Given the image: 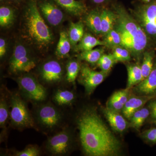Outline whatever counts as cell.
Instances as JSON below:
<instances>
[{
	"instance_id": "cell-1",
	"label": "cell",
	"mask_w": 156,
	"mask_h": 156,
	"mask_svg": "<svg viewBox=\"0 0 156 156\" xmlns=\"http://www.w3.org/2000/svg\"><path fill=\"white\" fill-rule=\"evenodd\" d=\"M81 145L89 156H115L120 153L121 143L93 108H85L76 120Z\"/></svg>"
},
{
	"instance_id": "cell-2",
	"label": "cell",
	"mask_w": 156,
	"mask_h": 156,
	"mask_svg": "<svg viewBox=\"0 0 156 156\" xmlns=\"http://www.w3.org/2000/svg\"><path fill=\"white\" fill-rule=\"evenodd\" d=\"M115 13L117 20L115 27L121 34L122 46L133 55L138 56L147 47L148 36L134 17L123 7H116Z\"/></svg>"
},
{
	"instance_id": "cell-3",
	"label": "cell",
	"mask_w": 156,
	"mask_h": 156,
	"mask_svg": "<svg viewBox=\"0 0 156 156\" xmlns=\"http://www.w3.org/2000/svg\"><path fill=\"white\" fill-rule=\"evenodd\" d=\"M23 25L27 38L39 48L47 47L53 42V34L34 1L30 2L27 8Z\"/></svg>"
},
{
	"instance_id": "cell-4",
	"label": "cell",
	"mask_w": 156,
	"mask_h": 156,
	"mask_svg": "<svg viewBox=\"0 0 156 156\" xmlns=\"http://www.w3.org/2000/svg\"><path fill=\"white\" fill-rule=\"evenodd\" d=\"M10 119L11 125L17 129L34 128L35 124L27 105L18 93L11 95Z\"/></svg>"
},
{
	"instance_id": "cell-5",
	"label": "cell",
	"mask_w": 156,
	"mask_h": 156,
	"mask_svg": "<svg viewBox=\"0 0 156 156\" xmlns=\"http://www.w3.org/2000/svg\"><path fill=\"white\" fill-rule=\"evenodd\" d=\"M133 14L148 36L156 39V0H151L138 6Z\"/></svg>"
},
{
	"instance_id": "cell-6",
	"label": "cell",
	"mask_w": 156,
	"mask_h": 156,
	"mask_svg": "<svg viewBox=\"0 0 156 156\" xmlns=\"http://www.w3.org/2000/svg\"><path fill=\"white\" fill-rule=\"evenodd\" d=\"M16 82L23 97L30 101L42 102L47 98L46 88L33 76L28 74L20 76Z\"/></svg>"
},
{
	"instance_id": "cell-7",
	"label": "cell",
	"mask_w": 156,
	"mask_h": 156,
	"mask_svg": "<svg viewBox=\"0 0 156 156\" xmlns=\"http://www.w3.org/2000/svg\"><path fill=\"white\" fill-rule=\"evenodd\" d=\"M36 65L35 61L29 55L24 46L18 44L15 47L9 62V68L14 73H29Z\"/></svg>"
},
{
	"instance_id": "cell-8",
	"label": "cell",
	"mask_w": 156,
	"mask_h": 156,
	"mask_svg": "<svg viewBox=\"0 0 156 156\" xmlns=\"http://www.w3.org/2000/svg\"><path fill=\"white\" fill-rule=\"evenodd\" d=\"M72 140L70 132L68 129H64L48 138L46 148L53 155H64L71 149Z\"/></svg>"
},
{
	"instance_id": "cell-9",
	"label": "cell",
	"mask_w": 156,
	"mask_h": 156,
	"mask_svg": "<svg viewBox=\"0 0 156 156\" xmlns=\"http://www.w3.org/2000/svg\"><path fill=\"white\" fill-rule=\"evenodd\" d=\"M36 116L40 126L48 130H52L58 127L62 119L60 112L50 103L45 104L39 107Z\"/></svg>"
},
{
	"instance_id": "cell-10",
	"label": "cell",
	"mask_w": 156,
	"mask_h": 156,
	"mask_svg": "<svg viewBox=\"0 0 156 156\" xmlns=\"http://www.w3.org/2000/svg\"><path fill=\"white\" fill-rule=\"evenodd\" d=\"M108 74L102 71H96L83 65L81 66L79 81L85 88L86 93L89 95L103 82Z\"/></svg>"
},
{
	"instance_id": "cell-11",
	"label": "cell",
	"mask_w": 156,
	"mask_h": 156,
	"mask_svg": "<svg viewBox=\"0 0 156 156\" xmlns=\"http://www.w3.org/2000/svg\"><path fill=\"white\" fill-rule=\"evenodd\" d=\"M42 80L47 84L57 83L61 81L63 69L61 65L56 60H50L42 66L41 70Z\"/></svg>"
},
{
	"instance_id": "cell-12",
	"label": "cell",
	"mask_w": 156,
	"mask_h": 156,
	"mask_svg": "<svg viewBox=\"0 0 156 156\" xmlns=\"http://www.w3.org/2000/svg\"><path fill=\"white\" fill-rule=\"evenodd\" d=\"M43 16L49 23L56 26L61 23L64 19V14L58 8L52 3L45 2L40 6Z\"/></svg>"
},
{
	"instance_id": "cell-13",
	"label": "cell",
	"mask_w": 156,
	"mask_h": 156,
	"mask_svg": "<svg viewBox=\"0 0 156 156\" xmlns=\"http://www.w3.org/2000/svg\"><path fill=\"white\" fill-rule=\"evenodd\" d=\"M101 111L114 131L122 132L127 129L128 123L119 112L112 110L108 107L101 108Z\"/></svg>"
},
{
	"instance_id": "cell-14",
	"label": "cell",
	"mask_w": 156,
	"mask_h": 156,
	"mask_svg": "<svg viewBox=\"0 0 156 156\" xmlns=\"http://www.w3.org/2000/svg\"><path fill=\"white\" fill-rule=\"evenodd\" d=\"M152 98L149 95H141L133 96L128 98L122 110L124 116L127 119H131L135 112L142 108L146 103Z\"/></svg>"
},
{
	"instance_id": "cell-15",
	"label": "cell",
	"mask_w": 156,
	"mask_h": 156,
	"mask_svg": "<svg viewBox=\"0 0 156 156\" xmlns=\"http://www.w3.org/2000/svg\"><path fill=\"white\" fill-rule=\"evenodd\" d=\"M135 92L140 95H148L156 92V67L150 74L134 87Z\"/></svg>"
},
{
	"instance_id": "cell-16",
	"label": "cell",
	"mask_w": 156,
	"mask_h": 156,
	"mask_svg": "<svg viewBox=\"0 0 156 156\" xmlns=\"http://www.w3.org/2000/svg\"><path fill=\"white\" fill-rule=\"evenodd\" d=\"M59 5L72 15L80 16L86 12V7L83 3L76 0H54Z\"/></svg>"
},
{
	"instance_id": "cell-17",
	"label": "cell",
	"mask_w": 156,
	"mask_h": 156,
	"mask_svg": "<svg viewBox=\"0 0 156 156\" xmlns=\"http://www.w3.org/2000/svg\"><path fill=\"white\" fill-rule=\"evenodd\" d=\"M101 34L105 35L114 28L116 22L117 16L115 12L108 9H104L101 12Z\"/></svg>"
},
{
	"instance_id": "cell-18",
	"label": "cell",
	"mask_w": 156,
	"mask_h": 156,
	"mask_svg": "<svg viewBox=\"0 0 156 156\" xmlns=\"http://www.w3.org/2000/svg\"><path fill=\"white\" fill-rule=\"evenodd\" d=\"M98 46H105V44L103 41H100L90 34L87 33L84 34L80 41L76 46L75 49L76 51L81 52L92 50Z\"/></svg>"
},
{
	"instance_id": "cell-19",
	"label": "cell",
	"mask_w": 156,
	"mask_h": 156,
	"mask_svg": "<svg viewBox=\"0 0 156 156\" xmlns=\"http://www.w3.org/2000/svg\"><path fill=\"white\" fill-rule=\"evenodd\" d=\"M86 25L94 33L101 34V12L97 10L90 11L86 16L85 20Z\"/></svg>"
},
{
	"instance_id": "cell-20",
	"label": "cell",
	"mask_w": 156,
	"mask_h": 156,
	"mask_svg": "<svg viewBox=\"0 0 156 156\" xmlns=\"http://www.w3.org/2000/svg\"><path fill=\"white\" fill-rule=\"evenodd\" d=\"M84 35V25L82 21L71 23L69 30L68 37L73 47L76 48Z\"/></svg>"
},
{
	"instance_id": "cell-21",
	"label": "cell",
	"mask_w": 156,
	"mask_h": 156,
	"mask_svg": "<svg viewBox=\"0 0 156 156\" xmlns=\"http://www.w3.org/2000/svg\"><path fill=\"white\" fill-rule=\"evenodd\" d=\"M76 99V95L72 91L66 89H58L54 93L53 100L59 106H68L72 105Z\"/></svg>"
},
{
	"instance_id": "cell-22",
	"label": "cell",
	"mask_w": 156,
	"mask_h": 156,
	"mask_svg": "<svg viewBox=\"0 0 156 156\" xmlns=\"http://www.w3.org/2000/svg\"><path fill=\"white\" fill-rule=\"evenodd\" d=\"M128 79L127 89L136 86L143 80L141 67L138 64L130 65L127 67Z\"/></svg>"
},
{
	"instance_id": "cell-23",
	"label": "cell",
	"mask_w": 156,
	"mask_h": 156,
	"mask_svg": "<svg viewBox=\"0 0 156 156\" xmlns=\"http://www.w3.org/2000/svg\"><path fill=\"white\" fill-rule=\"evenodd\" d=\"M71 46L68 34L65 31L60 32L56 49V56L60 58L67 57L70 51Z\"/></svg>"
},
{
	"instance_id": "cell-24",
	"label": "cell",
	"mask_w": 156,
	"mask_h": 156,
	"mask_svg": "<svg viewBox=\"0 0 156 156\" xmlns=\"http://www.w3.org/2000/svg\"><path fill=\"white\" fill-rule=\"evenodd\" d=\"M104 51L103 48L83 51L79 54L78 58L91 64H95L97 63L101 56L103 55Z\"/></svg>"
},
{
	"instance_id": "cell-25",
	"label": "cell",
	"mask_w": 156,
	"mask_h": 156,
	"mask_svg": "<svg viewBox=\"0 0 156 156\" xmlns=\"http://www.w3.org/2000/svg\"><path fill=\"white\" fill-rule=\"evenodd\" d=\"M5 97L1 94L0 99V128L5 133L7 124L10 119V112Z\"/></svg>"
},
{
	"instance_id": "cell-26",
	"label": "cell",
	"mask_w": 156,
	"mask_h": 156,
	"mask_svg": "<svg viewBox=\"0 0 156 156\" xmlns=\"http://www.w3.org/2000/svg\"><path fill=\"white\" fill-rule=\"evenodd\" d=\"M150 113L149 110L146 108H143L136 111L130 119L131 127L135 129H139L149 116Z\"/></svg>"
},
{
	"instance_id": "cell-27",
	"label": "cell",
	"mask_w": 156,
	"mask_h": 156,
	"mask_svg": "<svg viewBox=\"0 0 156 156\" xmlns=\"http://www.w3.org/2000/svg\"><path fill=\"white\" fill-rule=\"evenodd\" d=\"M81 66L79 61L70 60L66 65V80L69 83H74L78 75L80 74Z\"/></svg>"
},
{
	"instance_id": "cell-28",
	"label": "cell",
	"mask_w": 156,
	"mask_h": 156,
	"mask_svg": "<svg viewBox=\"0 0 156 156\" xmlns=\"http://www.w3.org/2000/svg\"><path fill=\"white\" fill-rule=\"evenodd\" d=\"M153 53L147 51L144 53L143 58L141 66L143 80L150 74L153 69Z\"/></svg>"
},
{
	"instance_id": "cell-29",
	"label": "cell",
	"mask_w": 156,
	"mask_h": 156,
	"mask_svg": "<svg viewBox=\"0 0 156 156\" xmlns=\"http://www.w3.org/2000/svg\"><path fill=\"white\" fill-rule=\"evenodd\" d=\"M103 41L105 46L113 48L122 46V37L119 33L114 28L105 35Z\"/></svg>"
},
{
	"instance_id": "cell-30",
	"label": "cell",
	"mask_w": 156,
	"mask_h": 156,
	"mask_svg": "<svg viewBox=\"0 0 156 156\" xmlns=\"http://www.w3.org/2000/svg\"><path fill=\"white\" fill-rule=\"evenodd\" d=\"M14 11L9 7L0 8V25L2 27H8L14 22Z\"/></svg>"
},
{
	"instance_id": "cell-31",
	"label": "cell",
	"mask_w": 156,
	"mask_h": 156,
	"mask_svg": "<svg viewBox=\"0 0 156 156\" xmlns=\"http://www.w3.org/2000/svg\"><path fill=\"white\" fill-rule=\"evenodd\" d=\"M116 62L112 53L104 54L98 60L97 64L102 71L108 73L114 65Z\"/></svg>"
},
{
	"instance_id": "cell-32",
	"label": "cell",
	"mask_w": 156,
	"mask_h": 156,
	"mask_svg": "<svg viewBox=\"0 0 156 156\" xmlns=\"http://www.w3.org/2000/svg\"><path fill=\"white\" fill-rule=\"evenodd\" d=\"M112 49V54L117 62L128 61L131 59L130 51L123 46H117Z\"/></svg>"
},
{
	"instance_id": "cell-33",
	"label": "cell",
	"mask_w": 156,
	"mask_h": 156,
	"mask_svg": "<svg viewBox=\"0 0 156 156\" xmlns=\"http://www.w3.org/2000/svg\"><path fill=\"white\" fill-rule=\"evenodd\" d=\"M16 156H38L40 155V150L37 145H29L21 151L14 153Z\"/></svg>"
},
{
	"instance_id": "cell-34",
	"label": "cell",
	"mask_w": 156,
	"mask_h": 156,
	"mask_svg": "<svg viewBox=\"0 0 156 156\" xmlns=\"http://www.w3.org/2000/svg\"><path fill=\"white\" fill-rule=\"evenodd\" d=\"M129 89L126 88L124 90L117 91L113 94V95L114 96L115 98L124 106L129 98H128Z\"/></svg>"
},
{
	"instance_id": "cell-35",
	"label": "cell",
	"mask_w": 156,
	"mask_h": 156,
	"mask_svg": "<svg viewBox=\"0 0 156 156\" xmlns=\"http://www.w3.org/2000/svg\"><path fill=\"white\" fill-rule=\"evenodd\" d=\"M124 106L113 95L110 98L108 103V108L117 112L122 110Z\"/></svg>"
},
{
	"instance_id": "cell-36",
	"label": "cell",
	"mask_w": 156,
	"mask_h": 156,
	"mask_svg": "<svg viewBox=\"0 0 156 156\" xmlns=\"http://www.w3.org/2000/svg\"><path fill=\"white\" fill-rule=\"evenodd\" d=\"M144 137L147 140L153 143H156V128L147 130L144 134Z\"/></svg>"
},
{
	"instance_id": "cell-37",
	"label": "cell",
	"mask_w": 156,
	"mask_h": 156,
	"mask_svg": "<svg viewBox=\"0 0 156 156\" xmlns=\"http://www.w3.org/2000/svg\"><path fill=\"white\" fill-rule=\"evenodd\" d=\"M7 51V44L4 39H0V57L3 58Z\"/></svg>"
},
{
	"instance_id": "cell-38",
	"label": "cell",
	"mask_w": 156,
	"mask_h": 156,
	"mask_svg": "<svg viewBox=\"0 0 156 156\" xmlns=\"http://www.w3.org/2000/svg\"><path fill=\"white\" fill-rule=\"evenodd\" d=\"M151 109V116L153 119L156 118V100L154 101L149 105Z\"/></svg>"
},
{
	"instance_id": "cell-39",
	"label": "cell",
	"mask_w": 156,
	"mask_h": 156,
	"mask_svg": "<svg viewBox=\"0 0 156 156\" xmlns=\"http://www.w3.org/2000/svg\"><path fill=\"white\" fill-rule=\"evenodd\" d=\"M106 0H93V2L96 4H101L105 2Z\"/></svg>"
},
{
	"instance_id": "cell-40",
	"label": "cell",
	"mask_w": 156,
	"mask_h": 156,
	"mask_svg": "<svg viewBox=\"0 0 156 156\" xmlns=\"http://www.w3.org/2000/svg\"><path fill=\"white\" fill-rule=\"evenodd\" d=\"M154 124H155L156 125V119H154Z\"/></svg>"
},
{
	"instance_id": "cell-41",
	"label": "cell",
	"mask_w": 156,
	"mask_h": 156,
	"mask_svg": "<svg viewBox=\"0 0 156 156\" xmlns=\"http://www.w3.org/2000/svg\"><path fill=\"white\" fill-rule=\"evenodd\" d=\"M1 1H2V0H1Z\"/></svg>"
}]
</instances>
